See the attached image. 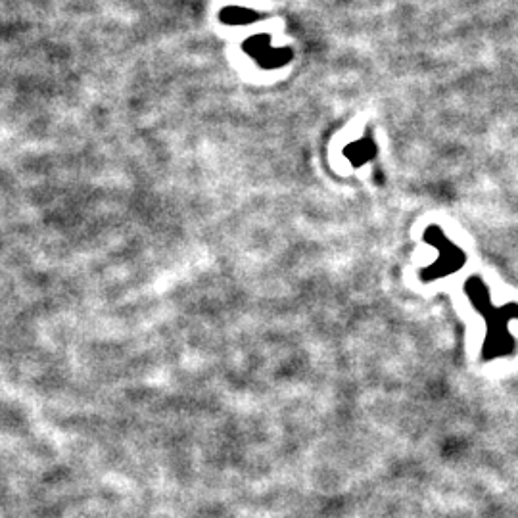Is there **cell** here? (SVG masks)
I'll list each match as a JSON object with an SVG mask.
<instances>
[{"label":"cell","instance_id":"3957f363","mask_svg":"<svg viewBox=\"0 0 518 518\" xmlns=\"http://www.w3.org/2000/svg\"><path fill=\"white\" fill-rule=\"evenodd\" d=\"M377 154V148L375 144L369 141V139H363V141H355L348 146L346 150V156L352 160V164H367L373 156Z\"/></svg>","mask_w":518,"mask_h":518},{"label":"cell","instance_id":"6da1fadb","mask_svg":"<svg viewBox=\"0 0 518 518\" xmlns=\"http://www.w3.org/2000/svg\"><path fill=\"white\" fill-rule=\"evenodd\" d=\"M424 238H426L428 244H432L434 248L440 250V258L436 259L430 267L424 269L423 273H421V279H424V281H434V279H442V277H446L449 273L459 271V267L465 261V256H463V252L457 246H453V242H449L446 235L442 233V229L428 227Z\"/></svg>","mask_w":518,"mask_h":518},{"label":"cell","instance_id":"277c9868","mask_svg":"<svg viewBox=\"0 0 518 518\" xmlns=\"http://www.w3.org/2000/svg\"><path fill=\"white\" fill-rule=\"evenodd\" d=\"M221 20L227 25H248L254 20H258V16L242 6H229L221 12Z\"/></svg>","mask_w":518,"mask_h":518},{"label":"cell","instance_id":"7a4b0ae2","mask_svg":"<svg viewBox=\"0 0 518 518\" xmlns=\"http://www.w3.org/2000/svg\"><path fill=\"white\" fill-rule=\"evenodd\" d=\"M292 60V50L290 48H269L263 56H259L258 64L265 70H275L288 64Z\"/></svg>","mask_w":518,"mask_h":518},{"label":"cell","instance_id":"5b68a950","mask_svg":"<svg viewBox=\"0 0 518 518\" xmlns=\"http://www.w3.org/2000/svg\"><path fill=\"white\" fill-rule=\"evenodd\" d=\"M271 48V37L269 35H256V37H250L244 45V50L258 60L259 56H263L267 50Z\"/></svg>","mask_w":518,"mask_h":518}]
</instances>
